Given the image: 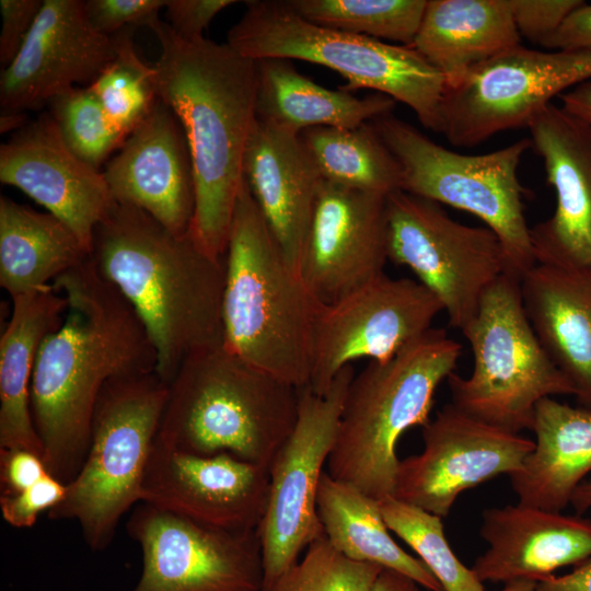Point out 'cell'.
Wrapping results in <instances>:
<instances>
[{
  "label": "cell",
  "mask_w": 591,
  "mask_h": 591,
  "mask_svg": "<svg viewBox=\"0 0 591 591\" xmlns=\"http://www.w3.org/2000/svg\"><path fill=\"white\" fill-rule=\"evenodd\" d=\"M269 472L229 453L192 454L155 438L140 502L205 526L257 531L268 501Z\"/></svg>",
  "instance_id": "obj_17"
},
{
  "label": "cell",
  "mask_w": 591,
  "mask_h": 591,
  "mask_svg": "<svg viewBox=\"0 0 591 591\" xmlns=\"http://www.w3.org/2000/svg\"><path fill=\"white\" fill-rule=\"evenodd\" d=\"M91 259L131 304L169 384L186 356L222 341L223 257L143 210L116 204L97 227Z\"/></svg>",
  "instance_id": "obj_3"
},
{
  "label": "cell",
  "mask_w": 591,
  "mask_h": 591,
  "mask_svg": "<svg viewBox=\"0 0 591 591\" xmlns=\"http://www.w3.org/2000/svg\"><path fill=\"white\" fill-rule=\"evenodd\" d=\"M396 158L401 190L466 211L501 241L509 275L521 280L535 264L518 170L529 138L483 154L450 150L392 114L371 121Z\"/></svg>",
  "instance_id": "obj_9"
},
{
  "label": "cell",
  "mask_w": 591,
  "mask_h": 591,
  "mask_svg": "<svg viewBox=\"0 0 591 591\" xmlns=\"http://www.w3.org/2000/svg\"><path fill=\"white\" fill-rule=\"evenodd\" d=\"M421 588L419 583L406 575L383 568L372 591H422Z\"/></svg>",
  "instance_id": "obj_47"
},
{
  "label": "cell",
  "mask_w": 591,
  "mask_h": 591,
  "mask_svg": "<svg viewBox=\"0 0 591 591\" xmlns=\"http://www.w3.org/2000/svg\"><path fill=\"white\" fill-rule=\"evenodd\" d=\"M301 136L324 181L383 196L401 190V166L371 121L314 127Z\"/></svg>",
  "instance_id": "obj_32"
},
{
  "label": "cell",
  "mask_w": 591,
  "mask_h": 591,
  "mask_svg": "<svg viewBox=\"0 0 591 591\" xmlns=\"http://www.w3.org/2000/svg\"><path fill=\"white\" fill-rule=\"evenodd\" d=\"M471 346L470 376L452 372L451 403L468 415L520 433L531 430L537 403L575 389L549 359L525 315L520 279L503 274L484 293L461 331Z\"/></svg>",
  "instance_id": "obj_10"
},
{
  "label": "cell",
  "mask_w": 591,
  "mask_h": 591,
  "mask_svg": "<svg viewBox=\"0 0 591 591\" xmlns=\"http://www.w3.org/2000/svg\"><path fill=\"white\" fill-rule=\"evenodd\" d=\"M386 198L323 179L299 270L321 304L336 302L385 274Z\"/></svg>",
  "instance_id": "obj_18"
},
{
  "label": "cell",
  "mask_w": 591,
  "mask_h": 591,
  "mask_svg": "<svg viewBox=\"0 0 591 591\" xmlns=\"http://www.w3.org/2000/svg\"><path fill=\"white\" fill-rule=\"evenodd\" d=\"M462 346L430 328L393 358L355 374L344 403L326 473L381 500L393 496L396 443L429 420L436 391L454 372Z\"/></svg>",
  "instance_id": "obj_6"
},
{
  "label": "cell",
  "mask_w": 591,
  "mask_h": 591,
  "mask_svg": "<svg viewBox=\"0 0 591 591\" xmlns=\"http://www.w3.org/2000/svg\"><path fill=\"white\" fill-rule=\"evenodd\" d=\"M591 80V51L517 45L445 86L441 128L455 147H474L501 131L529 127L549 104Z\"/></svg>",
  "instance_id": "obj_12"
},
{
  "label": "cell",
  "mask_w": 591,
  "mask_h": 591,
  "mask_svg": "<svg viewBox=\"0 0 591 591\" xmlns=\"http://www.w3.org/2000/svg\"><path fill=\"white\" fill-rule=\"evenodd\" d=\"M126 529L142 556L131 591H263L257 531L205 526L144 502Z\"/></svg>",
  "instance_id": "obj_14"
},
{
  "label": "cell",
  "mask_w": 591,
  "mask_h": 591,
  "mask_svg": "<svg viewBox=\"0 0 591 591\" xmlns=\"http://www.w3.org/2000/svg\"><path fill=\"white\" fill-rule=\"evenodd\" d=\"M234 0H167V23L173 32L188 40L204 37V31L223 9L236 3Z\"/></svg>",
  "instance_id": "obj_42"
},
{
  "label": "cell",
  "mask_w": 591,
  "mask_h": 591,
  "mask_svg": "<svg viewBox=\"0 0 591 591\" xmlns=\"http://www.w3.org/2000/svg\"><path fill=\"white\" fill-rule=\"evenodd\" d=\"M49 104L50 115L67 147L96 169L125 141L112 127L88 86L71 88L54 97Z\"/></svg>",
  "instance_id": "obj_37"
},
{
  "label": "cell",
  "mask_w": 591,
  "mask_h": 591,
  "mask_svg": "<svg viewBox=\"0 0 591 591\" xmlns=\"http://www.w3.org/2000/svg\"><path fill=\"white\" fill-rule=\"evenodd\" d=\"M540 591H591V557L563 576H551L537 582Z\"/></svg>",
  "instance_id": "obj_45"
},
{
  "label": "cell",
  "mask_w": 591,
  "mask_h": 591,
  "mask_svg": "<svg viewBox=\"0 0 591 591\" xmlns=\"http://www.w3.org/2000/svg\"><path fill=\"white\" fill-rule=\"evenodd\" d=\"M66 493L67 484L49 473L18 495L1 496L2 517L13 528H31L42 512L58 506Z\"/></svg>",
  "instance_id": "obj_39"
},
{
  "label": "cell",
  "mask_w": 591,
  "mask_h": 591,
  "mask_svg": "<svg viewBox=\"0 0 591 591\" xmlns=\"http://www.w3.org/2000/svg\"><path fill=\"white\" fill-rule=\"evenodd\" d=\"M161 53L153 65L162 100L177 117L193 165L195 208L189 234L223 257L243 184V161L256 123V60L229 44L188 40L155 20Z\"/></svg>",
  "instance_id": "obj_2"
},
{
  "label": "cell",
  "mask_w": 591,
  "mask_h": 591,
  "mask_svg": "<svg viewBox=\"0 0 591 591\" xmlns=\"http://www.w3.org/2000/svg\"><path fill=\"white\" fill-rule=\"evenodd\" d=\"M559 100L565 111L591 127V80L566 91Z\"/></svg>",
  "instance_id": "obj_46"
},
{
  "label": "cell",
  "mask_w": 591,
  "mask_h": 591,
  "mask_svg": "<svg viewBox=\"0 0 591 591\" xmlns=\"http://www.w3.org/2000/svg\"><path fill=\"white\" fill-rule=\"evenodd\" d=\"M116 204L137 207L175 233L194 216L192 158L182 126L159 100L103 171Z\"/></svg>",
  "instance_id": "obj_22"
},
{
  "label": "cell",
  "mask_w": 591,
  "mask_h": 591,
  "mask_svg": "<svg viewBox=\"0 0 591 591\" xmlns=\"http://www.w3.org/2000/svg\"><path fill=\"white\" fill-rule=\"evenodd\" d=\"M520 40L510 0H428L412 47L447 86Z\"/></svg>",
  "instance_id": "obj_28"
},
{
  "label": "cell",
  "mask_w": 591,
  "mask_h": 591,
  "mask_svg": "<svg viewBox=\"0 0 591 591\" xmlns=\"http://www.w3.org/2000/svg\"><path fill=\"white\" fill-rule=\"evenodd\" d=\"M424 450L399 460L393 497L440 518L457 497L519 471L534 441L479 420L452 403L422 427Z\"/></svg>",
  "instance_id": "obj_16"
},
{
  "label": "cell",
  "mask_w": 591,
  "mask_h": 591,
  "mask_svg": "<svg viewBox=\"0 0 591 591\" xmlns=\"http://www.w3.org/2000/svg\"><path fill=\"white\" fill-rule=\"evenodd\" d=\"M90 254L49 212L0 198V286L11 298L44 289Z\"/></svg>",
  "instance_id": "obj_30"
},
{
  "label": "cell",
  "mask_w": 591,
  "mask_h": 591,
  "mask_svg": "<svg viewBox=\"0 0 591 591\" xmlns=\"http://www.w3.org/2000/svg\"><path fill=\"white\" fill-rule=\"evenodd\" d=\"M167 392L157 372L112 380L101 392L86 457L48 512L53 520H76L92 551L107 548L123 515L140 502Z\"/></svg>",
  "instance_id": "obj_8"
},
{
  "label": "cell",
  "mask_w": 591,
  "mask_h": 591,
  "mask_svg": "<svg viewBox=\"0 0 591 591\" xmlns=\"http://www.w3.org/2000/svg\"><path fill=\"white\" fill-rule=\"evenodd\" d=\"M165 4L164 0H88L84 9L93 28L113 36L126 28L149 27Z\"/></svg>",
  "instance_id": "obj_38"
},
{
  "label": "cell",
  "mask_w": 591,
  "mask_h": 591,
  "mask_svg": "<svg viewBox=\"0 0 591 591\" xmlns=\"http://www.w3.org/2000/svg\"><path fill=\"white\" fill-rule=\"evenodd\" d=\"M0 181L66 223L90 256L97 227L116 205L103 172L67 147L50 114L1 144Z\"/></svg>",
  "instance_id": "obj_20"
},
{
  "label": "cell",
  "mask_w": 591,
  "mask_h": 591,
  "mask_svg": "<svg viewBox=\"0 0 591 591\" xmlns=\"http://www.w3.org/2000/svg\"><path fill=\"white\" fill-rule=\"evenodd\" d=\"M534 448L510 482L520 503L561 512L591 472V408L541 399L531 429Z\"/></svg>",
  "instance_id": "obj_27"
},
{
  "label": "cell",
  "mask_w": 591,
  "mask_h": 591,
  "mask_svg": "<svg viewBox=\"0 0 591 591\" xmlns=\"http://www.w3.org/2000/svg\"><path fill=\"white\" fill-rule=\"evenodd\" d=\"M522 305L541 346L591 408V270L535 264L520 280Z\"/></svg>",
  "instance_id": "obj_25"
},
{
  "label": "cell",
  "mask_w": 591,
  "mask_h": 591,
  "mask_svg": "<svg viewBox=\"0 0 591 591\" xmlns=\"http://www.w3.org/2000/svg\"><path fill=\"white\" fill-rule=\"evenodd\" d=\"M243 177L285 258L300 276L323 178L301 134L256 119Z\"/></svg>",
  "instance_id": "obj_24"
},
{
  "label": "cell",
  "mask_w": 591,
  "mask_h": 591,
  "mask_svg": "<svg viewBox=\"0 0 591 591\" xmlns=\"http://www.w3.org/2000/svg\"><path fill=\"white\" fill-rule=\"evenodd\" d=\"M256 115L264 121L302 134L314 127L354 128L392 114L395 101L374 93L357 97L324 88L304 77L291 60H256Z\"/></svg>",
  "instance_id": "obj_29"
},
{
  "label": "cell",
  "mask_w": 591,
  "mask_h": 591,
  "mask_svg": "<svg viewBox=\"0 0 591 591\" xmlns=\"http://www.w3.org/2000/svg\"><path fill=\"white\" fill-rule=\"evenodd\" d=\"M26 115L25 113H1L0 116V130L1 132H8L13 129H22L25 127Z\"/></svg>",
  "instance_id": "obj_49"
},
{
  "label": "cell",
  "mask_w": 591,
  "mask_h": 591,
  "mask_svg": "<svg viewBox=\"0 0 591 591\" xmlns=\"http://www.w3.org/2000/svg\"><path fill=\"white\" fill-rule=\"evenodd\" d=\"M115 51V35L93 28L84 1L44 0L19 54L1 72V113H25L74 83L90 84Z\"/></svg>",
  "instance_id": "obj_19"
},
{
  "label": "cell",
  "mask_w": 591,
  "mask_h": 591,
  "mask_svg": "<svg viewBox=\"0 0 591 591\" xmlns=\"http://www.w3.org/2000/svg\"><path fill=\"white\" fill-rule=\"evenodd\" d=\"M316 509L324 535L343 555L406 575L427 590L443 591L428 567L392 538L378 500L324 471Z\"/></svg>",
  "instance_id": "obj_31"
},
{
  "label": "cell",
  "mask_w": 591,
  "mask_h": 591,
  "mask_svg": "<svg viewBox=\"0 0 591 591\" xmlns=\"http://www.w3.org/2000/svg\"><path fill=\"white\" fill-rule=\"evenodd\" d=\"M528 129L556 195L554 213L530 230L536 264L591 270V127L552 103Z\"/></svg>",
  "instance_id": "obj_21"
},
{
  "label": "cell",
  "mask_w": 591,
  "mask_h": 591,
  "mask_svg": "<svg viewBox=\"0 0 591 591\" xmlns=\"http://www.w3.org/2000/svg\"><path fill=\"white\" fill-rule=\"evenodd\" d=\"M497 591H540L537 582L530 580H517L503 583V587Z\"/></svg>",
  "instance_id": "obj_50"
},
{
  "label": "cell",
  "mask_w": 591,
  "mask_h": 591,
  "mask_svg": "<svg viewBox=\"0 0 591 591\" xmlns=\"http://www.w3.org/2000/svg\"><path fill=\"white\" fill-rule=\"evenodd\" d=\"M386 209L389 260L408 267L462 331L484 293L508 273L501 241L487 227L461 223L439 204L404 190L387 196Z\"/></svg>",
  "instance_id": "obj_11"
},
{
  "label": "cell",
  "mask_w": 591,
  "mask_h": 591,
  "mask_svg": "<svg viewBox=\"0 0 591 591\" xmlns=\"http://www.w3.org/2000/svg\"><path fill=\"white\" fill-rule=\"evenodd\" d=\"M0 338V449H25L44 457L31 412V383L44 339L62 322L68 302L48 286L12 298Z\"/></svg>",
  "instance_id": "obj_26"
},
{
  "label": "cell",
  "mask_w": 591,
  "mask_h": 591,
  "mask_svg": "<svg viewBox=\"0 0 591 591\" xmlns=\"http://www.w3.org/2000/svg\"><path fill=\"white\" fill-rule=\"evenodd\" d=\"M541 46L548 50L591 51V4L583 1Z\"/></svg>",
  "instance_id": "obj_44"
},
{
  "label": "cell",
  "mask_w": 591,
  "mask_h": 591,
  "mask_svg": "<svg viewBox=\"0 0 591 591\" xmlns=\"http://www.w3.org/2000/svg\"><path fill=\"white\" fill-rule=\"evenodd\" d=\"M49 474L43 456L25 449H0L1 496H13Z\"/></svg>",
  "instance_id": "obj_43"
},
{
  "label": "cell",
  "mask_w": 591,
  "mask_h": 591,
  "mask_svg": "<svg viewBox=\"0 0 591 591\" xmlns=\"http://www.w3.org/2000/svg\"><path fill=\"white\" fill-rule=\"evenodd\" d=\"M355 374L352 364L345 367L325 395L313 393L309 386L300 389L298 418L270 464L267 507L257 529L263 591L299 560L305 547L324 535L316 509L317 490Z\"/></svg>",
  "instance_id": "obj_13"
},
{
  "label": "cell",
  "mask_w": 591,
  "mask_h": 591,
  "mask_svg": "<svg viewBox=\"0 0 591 591\" xmlns=\"http://www.w3.org/2000/svg\"><path fill=\"white\" fill-rule=\"evenodd\" d=\"M51 286L68 306L39 347L31 412L49 473L68 484L86 457L103 387L115 379L157 372L158 356L131 304L91 257Z\"/></svg>",
  "instance_id": "obj_1"
},
{
  "label": "cell",
  "mask_w": 591,
  "mask_h": 591,
  "mask_svg": "<svg viewBox=\"0 0 591 591\" xmlns=\"http://www.w3.org/2000/svg\"><path fill=\"white\" fill-rule=\"evenodd\" d=\"M44 0H1L0 61L10 65L23 46Z\"/></svg>",
  "instance_id": "obj_41"
},
{
  "label": "cell",
  "mask_w": 591,
  "mask_h": 591,
  "mask_svg": "<svg viewBox=\"0 0 591 591\" xmlns=\"http://www.w3.org/2000/svg\"><path fill=\"white\" fill-rule=\"evenodd\" d=\"M317 25L398 45H413L428 0H287Z\"/></svg>",
  "instance_id": "obj_33"
},
{
  "label": "cell",
  "mask_w": 591,
  "mask_h": 591,
  "mask_svg": "<svg viewBox=\"0 0 591 591\" xmlns=\"http://www.w3.org/2000/svg\"><path fill=\"white\" fill-rule=\"evenodd\" d=\"M379 506L389 530L417 553L443 591H486L451 548L442 518L393 496L379 500Z\"/></svg>",
  "instance_id": "obj_35"
},
{
  "label": "cell",
  "mask_w": 591,
  "mask_h": 591,
  "mask_svg": "<svg viewBox=\"0 0 591 591\" xmlns=\"http://www.w3.org/2000/svg\"><path fill=\"white\" fill-rule=\"evenodd\" d=\"M115 34L113 59L86 85L100 102L112 127L126 139L160 100L154 66L136 53L131 31Z\"/></svg>",
  "instance_id": "obj_34"
},
{
  "label": "cell",
  "mask_w": 591,
  "mask_h": 591,
  "mask_svg": "<svg viewBox=\"0 0 591 591\" xmlns=\"http://www.w3.org/2000/svg\"><path fill=\"white\" fill-rule=\"evenodd\" d=\"M520 36L541 45L583 0H510Z\"/></svg>",
  "instance_id": "obj_40"
},
{
  "label": "cell",
  "mask_w": 591,
  "mask_h": 591,
  "mask_svg": "<svg viewBox=\"0 0 591 591\" xmlns=\"http://www.w3.org/2000/svg\"><path fill=\"white\" fill-rule=\"evenodd\" d=\"M167 385L157 440L174 450L224 452L269 471L298 418L300 389L242 360L222 341L186 356Z\"/></svg>",
  "instance_id": "obj_5"
},
{
  "label": "cell",
  "mask_w": 591,
  "mask_h": 591,
  "mask_svg": "<svg viewBox=\"0 0 591 591\" xmlns=\"http://www.w3.org/2000/svg\"><path fill=\"white\" fill-rule=\"evenodd\" d=\"M223 264L224 347L290 385L308 386L314 324L322 304L288 264L245 179Z\"/></svg>",
  "instance_id": "obj_4"
},
{
  "label": "cell",
  "mask_w": 591,
  "mask_h": 591,
  "mask_svg": "<svg viewBox=\"0 0 591 591\" xmlns=\"http://www.w3.org/2000/svg\"><path fill=\"white\" fill-rule=\"evenodd\" d=\"M570 505L578 514H582L591 508V480H584L576 488Z\"/></svg>",
  "instance_id": "obj_48"
},
{
  "label": "cell",
  "mask_w": 591,
  "mask_h": 591,
  "mask_svg": "<svg viewBox=\"0 0 591 591\" xmlns=\"http://www.w3.org/2000/svg\"><path fill=\"white\" fill-rule=\"evenodd\" d=\"M227 44L253 60L297 59L327 67L346 80L340 89L384 94L408 106L424 127L440 132L445 79L410 46L317 25L280 0L247 1Z\"/></svg>",
  "instance_id": "obj_7"
},
{
  "label": "cell",
  "mask_w": 591,
  "mask_h": 591,
  "mask_svg": "<svg viewBox=\"0 0 591 591\" xmlns=\"http://www.w3.org/2000/svg\"><path fill=\"white\" fill-rule=\"evenodd\" d=\"M479 535L486 551L472 569L484 582H540L565 566L591 557V518L520 502L487 508Z\"/></svg>",
  "instance_id": "obj_23"
},
{
  "label": "cell",
  "mask_w": 591,
  "mask_h": 591,
  "mask_svg": "<svg viewBox=\"0 0 591 591\" xmlns=\"http://www.w3.org/2000/svg\"><path fill=\"white\" fill-rule=\"evenodd\" d=\"M441 302L419 281L386 274L331 304L316 315L309 387L325 395L352 361L393 358L431 328Z\"/></svg>",
  "instance_id": "obj_15"
},
{
  "label": "cell",
  "mask_w": 591,
  "mask_h": 591,
  "mask_svg": "<svg viewBox=\"0 0 591 591\" xmlns=\"http://www.w3.org/2000/svg\"><path fill=\"white\" fill-rule=\"evenodd\" d=\"M382 569L343 555L322 535L265 591H372Z\"/></svg>",
  "instance_id": "obj_36"
}]
</instances>
